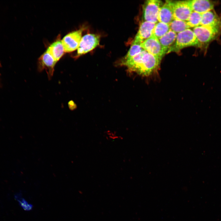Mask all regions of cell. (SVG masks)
<instances>
[{"label": "cell", "mask_w": 221, "mask_h": 221, "mask_svg": "<svg viewBox=\"0 0 221 221\" xmlns=\"http://www.w3.org/2000/svg\"><path fill=\"white\" fill-rule=\"evenodd\" d=\"M162 2L158 0H149L145 3L143 7V17L144 21L156 23Z\"/></svg>", "instance_id": "277c9868"}, {"label": "cell", "mask_w": 221, "mask_h": 221, "mask_svg": "<svg viewBox=\"0 0 221 221\" xmlns=\"http://www.w3.org/2000/svg\"><path fill=\"white\" fill-rule=\"evenodd\" d=\"M216 2L209 0H191L193 11L201 14L213 10Z\"/></svg>", "instance_id": "4fadbf2b"}, {"label": "cell", "mask_w": 221, "mask_h": 221, "mask_svg": "<svg viewBox=\"0 0 221 221\" xmlns=\"http://www.w3.org/2000/svg\"><path fill=\"white\" fill-rule=\"evenodd\" d=\"M100 37L97 35L87 34L82 37L77 48L76 57L87 53L95 48L99 44Z\"/></svg>", "instance_id": "5b68a950"}, {"label": "cell", "mask_w": 221, "mask_h": 221, "mask_svg": "<svg viewBox=\"0 0 221 221\" xmlns=\"http://www.w3.org/2000/svg\"><path fill=\"white\" fill-rule=\"evenodd\" d=\"M174 19L173 1H166L160 9L158 21L169 24Z\"/></svg>", "instance_id": "8fae6325"}, {"label": "cell", "mask_w": 221, "mask_h": 221, "mask_svg": "<svg viewBox=\"0 0 221 221\" xmlns=\"http://www.w3.org/2000/svg\"><path fill=\"white\" fill-rule=\"evenodd\" d=\"M161 60L145 50L127 60L121 61V64L130 72L142 76L148 77L157 70Z\"/></svg>", "instance_id": "6da1fadb"}, {"label": "cell", "mask_w": 221, "mask_h": 221, "mask_svg": "<svg viewBox=\"0 0 221 221\" xmlns=\"http://www.w3.org/2000/svg\"><path fill=\"white\" fill-rule=\"evenodd\" d=\"M141 45L144 50L161 60L165 55L158 39L153 35Z\"/></svg>", "instance_id": "9c48e42d"}, {"label": "cell", "mask_w": 221, "mask_h": 221, "mask_svg": "<svg viewBox=\"0 0 221 221\" xmlns=\"http://www.w3.org/2000/svg\"><path fill=\"white\" fill-rule=\"evenodd\" d=\"M69 108L71 110H74L76 107V104L73 101H70L68 103Z\"/></svg>", "instance_id": "7402d4cb"}, {"label": "cell", "mask_w": 221, "mask_h": 221, "mask_svg": "<svg viewBox=\"0 0 221 221\" xmlns=\"http://www.w3.org/2000/svg\"><path fill=\"white\" fill-rule=\"evenodd\" d=\"M156 24L147 21L142 22L133 41L141 44L150 38L153 35Z\"/></svg>", "instance_id": "30bf717a"}, {"label": "cell", "mask_w": 221, "mask_h": 221, "mask_svg": "<svg viewBox=\"0 0 221 221\" xmlns=\"http://www.w3.org/2000/svg\"><path fill=\"white\" fill-rule=\"evenodd\" d=\"M56 62L52 56L46 51L38 59V70L40 72L45 70L49 79H50L53 76Z\"/></svg>", "instance_id": "ba28073f"}, {"label": "cell", "mask_w": 221, "mask_h": 221, "mask_svg": "<svg viewBox=\"0 0 221 221\" xmlns=\"http://www.w3.org/2000/svg\"><path fill=\"white\" fill-rule=\"evenodd\" d=\"M83 29L70 32L65 35L61 42L65 52H70L77 49L82 37Z\"/></svg>", "instance_id": "52a82bcc"}, {"label": "cell", "mask_w": 221, "mask_h": 221, "mask_svg": "<svg viewBox=\"0 0 221 221\" xmlns=\"http://www.w3.org/2000/svg\"><path fill=\"white\" fill-rule=\"evenodd\" d=\"M16 200L18 201L20 206L24 210L29 211L32 209L33 208L32 204L29 203L25 200L22 198L21 196Z\"/></svg>", "instance_id": "ffe728a7"}, {"label": "cell", "mask_w": 221, "mask_h": 221, "mask_svg": "<svg viewBox=\"0 0 221 221\" xmlns=\"http://www.w3.org/2000/svg\"><path fill=\"white\" fill-rule=\"evenodd\" d=\"M177 33L170 30L158 40L161 46L164 55L174 43Z\"/></svg>", "instance_id": "9a60e30c"}, {"label": "cell", "mask_w": 221, "mask_h": 221, "mask_svg": "<svg viewBox=\"0 0 221 221\" xmlns=\"http://www.w3.org/2000/svg\"><path fill=\"white\" fill-rule=\"evenodd\" d=\"M191 46L200 47L201 44L197 39L193 30L188 29L177 34L176 41L167 53L172 52H177L184 48Z\"/></svg>", "instance_id": "7a4b0ae2"}, {"label": "cell", "mask_w": 221, "mask_h": 221, "mask_svg": "<svg viewBox=\"0 0 221 221\" xmlns=\"http://www.w3.org/2000/svg\"><path fill=\"white\" fill-rule=\"evenodd\" d=\"M202 14L193 11L186 21L190 27H195L200 25Z\"/></svg>", "instance_id": "d6986e66"}, {"label": "cell", "mask_w": 221, "mask_h": 221, "mask_svg": "<svg viewBox=\"0 0 221 221\" xmlns=\"http://www.w3.org/2000/svg\"><path fill=\"white\" fill-rule=\"evenodd\" d=\"M170 30L169 24L158 21L154 27L153 35L159 39Z\"/></svg>", "instance_id": "2e32d148"}, {"label": "cell", "mask_w": 221, "mask_h": 221, "mask_svg": "<svg viewBox=\"0 0 221 221\" xmlns=\"http://www.w3.org/2000/svg\"><path fill=\"white\" fill-rule=\"evenodd\" d=\"M192 30L201 44H207L216 38L221 32V28L200 25Z\"/></svg>", "instance_id": "3957f363"}, {"label": "cell", "mask_w": 221, "mask_h": 221, "mask_svg": "<svg viewBox=\"0 0 221 221\" xmlns=\"http://www.w3.org/2000/svg\"><path fill=\"white\" fill-rule=\"evenodd\" d=\"M46 51L50 54L57 62L62 56L65 52L60 36L51 44Z\"/></svg>", "instance_id": "5bb4252c"}, {"label": "cell", "mask_w": 221, "mask_h": 221, "mask_svg": "<svg viewBox=\"0 0 221 221\" xmlns=\"http://www.w3.org/2000/svg\"><path fill=\"white\" fill-rule=\"evenodd\" d=\"M200 25L221 28V18L212 10L202 14Z\"/></svg>", "instance_id": "7c38bea8"}, {"label": "cell", "mask_w": 221, "mask_h": 221, "mask_svg": "<svg viewBox=\"0 0 221 221\" xmlns=\"http://www.w3.org/2000/svg\"><path fill=\"white\" fill-rule=\"evenodd\" d=\"M107 133L108 138L110 139H116L121 138V137L118 136L115 133L114 134L112 132H109L108 131Z\"/></svg>", "instance_id": "44dd1931"}, {"label": "cell", "mask_w": 221, "mask_h": 221, "mask_svg": "<svg viewBox=\"0 0 221 221\" xmlns=\"http://www.w3.org/2000/svg\"><path fill=\"white\" fill-rule=\"evenodd\" d=\"M143 50L141 44L133 41L130 49L122 61L129 60L139 54Z\"/></svg>", "instance_id": "ac0fdd59"}, {"label": "cell", "mask_w": 221, "mask_h": 221, "mask_svg": "<svg viewBox=\"0 0 221 221\" xmlns=\"http://www.w3.org/2000/svg\"><path fill=\"white\" fill-rule=\"evenodd\" d=\"M169 25L170 30L177 34L190 28L186 21L175 19Z\"/></svg>", "instance_id": "e0dca14e"}, {"label": "cell", "mask_w": 221, "mask_h": 221, "mask_svg": "<svg viewBox=\"0 0 221 221\" xmlns=\"http://www.w3.org/2000/svg\"><path fill=\"white\" fill-rule=\"evenodd\" d=\"M173 8L174 19L186 21L193 11L191 0L173 1Z\"/></svg>", "instance_id": "8992f818"}]
</instances>
